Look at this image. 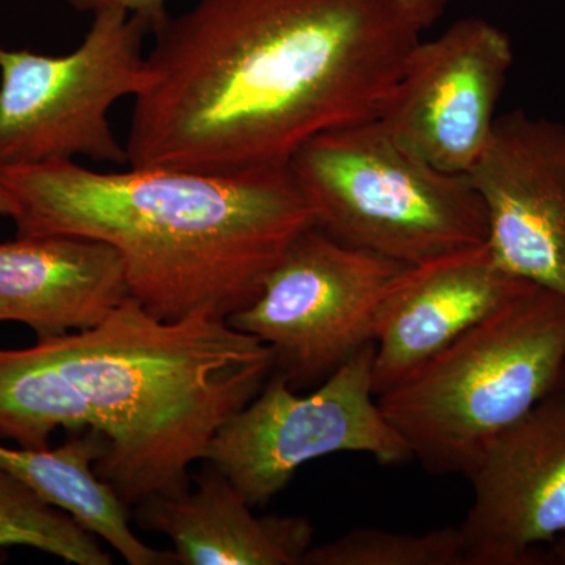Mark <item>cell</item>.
I'll use <instances>...</instances> for the list:
<instances>
[{
	"instance_id": "603a6c76",
	"label": "cell",
	"mask_w": 565,
	"mask_h": 565,
	"mask_svg": "<svg viewBox=\"0 0 565 565\" xmlns=\"http://www.w3.org/2000/svg\"><path fill=\"white\" fill-rule=\"evenodd\" d=\"M563 385H565V375H564V384Z\"/></svg>"
},
{
	"instance_id": "277c9868",
	"label": "cell",
	"mask_w": 565,
	"mask_h": 565,
	"mask_svg": "<svg viewBox=\"0 0 565 565\" xmlns=\"http://www.w3.org/2000/svg\"><path fill=\"white\" fill-rule=\"evenodd\" d=\"M564 375L565 297L526 282L377 403L427 473L465 475Z\"/></svg>"
},
{
	"instance_id": "7402d4cb",
	"label": "cell",
	"mask_w": 565,
	"mask_h": 565,
	"mask_svg": "<svg viewBox=\"0 0 565 565\" xmlns=\"http://www.w3.org/2000/svg\"><path fill=\"white\" fill-rule=\"evenodd\" d=\"M544 559H548V564L565 565V534L548 545Z\"/></svg>"
},
{
	"instance_id": "3957f363",
	"label": "cell",
	"mask_w": 565,
	"mask_h": 565,
	"mask_svg": "<svg viewBox=\"0 0 565 565\" xmlns=\"http://www.w3.org/2000/svg\"><path fill=\"white\" fill-rule=\"evenodd\" d=\"M107 440L96 473L128 508L191 489L214 435L262 392L273 352L226 319L162 321L128 297L102 323L40 338Z\"/></svg>"
},
{
	"instance_id": "6da1fadb",
	"label": "cell",
	"mask_w": 565,
	"mask_h": 565,
	"mask_svg": "<svg viewBox=\"0 0 565 565\" xmlns=\"http://www.w3.org/2000/svg\"><path fill=\"white\" fill-rule=\"evenodd\" d=\"M152 33L128 166L203 173L288 167L375 120L422 40L396 0H199Z\"/></svg>"
},
{
	"instance_id": "4fadbf2b",
	"label": "cell",
	"mask_w": 565,
	"mask_h": 565,
	"mask_svg": "<svg viewBox=\"0 0 565 565\" xmlns=\"http://www.w3.org/2000/svg\"><path fill=\"white\" fill-rule=\"evenodd\" d=\"M128 297L110 245L65 234L0 243V322L25 323L39 340L92 329Z\"/></svg>"
},
{
	"instance_id": "e0dca14e",
	"label": "cell",
	"mask_w": 565,
	"mask_h": 565,
	"mask_svg": "<svg viewBox=\"0 0 565 565\" xmlns=\"http://www.w3.org/2000/svg\"><path fill=\"white\" fill-rule=\"evenodd\" d=\"M31 546L76 565H110L95 535L0 463V552Z\"/></svg>"
},
{
	"instance_id": "44dd1931",
	"label": "cell",
	"mask_w": 565,
	"mask_h": 565,
	"mask_svg": "<svg viewBox=\"0 0 565 565\" xmlns=\"http://www.w3.org/2000/svg\"><path fill=\"white\" fill-rule=\"evenodd\" d=\"M14 212H17V203L7 188L6 180H3V167L0 166V215L13 217Z\"/></svg>"
},
{
	"instance_id": "d6986e66",
	"label": "cell",
	"mask_w": 565,
	"mask_h": 565,
	"mask_svg": "<svg viewBox=\"0 0 565 565\" xmlns=\"http://www.w3.org/2000/svg\"><path fill=\"white\" fill-rule=\"evenodd\" d=\"M74 10L84 13H98L103 10H122L129 14H137L150 24L151 32L161 25L167 18V0H66Z\"/></svg>"
},
{
	"instance_id": "5bb4252c",
	"label": "cell",
	"mask_w": 565,
	"mask_h": 565,
	"mask_svg": "<svg viewBox=\"0 0 565 565\" xmlns=\"http://www.w3.org/2000/svg\"><path fill=\"white\" fill-rule=\"evenodd\" d=\"M143 530L172 542L182 565H303L315 527L303 516L256 515L225 475L206 462L195 489L136 505Z\"/></svg>"
},
{
	"instance_id": "7c38bea8",
	"label": "cell",
	"mask_w": 565,
	"mask_h": 565,
	"mask_svg": "<svg viewBox=\"0 0 565 565\" xmlns=\"http://www.w3.org/2000/svg\"><path fill=\"white\" fill-rule=\"evenodd\" d=\"M526 282L500 269L487 244L408 266L375 333V396L497 311Z\"/></svg>"
},
{
	"instance_id": "5b68a950",
	"label": "cell",
	"mask_w": 565,
	"mask_h": 565,
	"mask_svg": "<svg viewBox=\"0 0 565 565\" xmlns=\"http://www.w3.org/2000/svg\"><path fill=\"white\" fill-rule=\"evenodd\" d=\"M289 169L316 228L351 247L416 266L487 243L468 174L435 169L377 118L319 134Z\"/></svg>"
},
{
	"instance_id": "8992f818",
	"label": "cell",
	"mask_w": 565,
	"mask_h": 565,
	"mask_svg": "<svg viewBox=\"0 0 565 565\" xmlns=\"http://www.w3.org/2000/svg\"><path fill=\"white\" fill-rule=\"evenodd\" d=\"M150 24L122 10L93 14L76 50L43 55L0 46V166L93 161L128 166L109 111L145 84Z\"/></svg>"
},
{
	"instance_id": "9a60e30c",
	"label": "cell",
	"mask_w": 565,
	"mask_h": 565,
	"mask_svg": "<svg viewBox=\"0 0 565 565\" xmlns=\"http://www.w3.org/2000/svg\"><path fill=\"white\" fill-rule=\"evenodd\" d=\"M102 433H71L57 448L10 449L0 446V463L35 490L47 503L68 514L85 531L103 539L131 565L177 564L173 552L145 544L129 525L128 505L96 473L106 455Z\"/></svg>"
},
{
	"instance_id": "52a82bcc",
	"label": "cell",
	"mask_w": 565,
	"mask_h": 565,
	"mask_svg": "<svg viewBox=\"0 0 565 565\" xmlns=\"http://www.w3.org/2000/svg\"><path fill=\"white\" fill-rule=\"evenodd\" d=\"M408 266L351 247L311 226L226 321L273 352L274 371L296 392L319 385L374 343L382 311Z\"/></svg>"
},
{
	"instance_id": "2e32d148",
	"label": "cell",
	"mask_w": 565,
	"mask_h": 565,
	"mask_svg": "<svg viewBox=\"0 0 565 565\" xmlns=\"http://www.w3.org/2000/svg\"><path fill=\"white\" fill-rule=\"evenodd\" d=\"M61 427L70 434L98 433V419L79 386L39 341L29 349H0V438L24 449H46Z\"/></svg>"
},
{
	"instance_id": "9c48e42d",
	"label": "cell",
	"mask_w": 565,
	"mask_h": 565,
	"mask_svg": "<svg viewBox=\"0 0 565 565\" xmlns=\"http://www.w3.org/2000/svg\"><path fill=\"white\" fill-rule=\"evenodd\" d=\"M512 63L508 33L479 18L457 21L415 44L377 120L435 169L468 174L492 137Z\"/></svg>"
},
{
	"instance_id": "8fae6325",
	"label": "cell",
	"mask_w": 565,
	"mask_h": 565,
	"mask_svg": "<svg viewBox=\"0 0 565 565\" xmlns=\"http://www.w3.org/2000/svg\"><path fill=\"white\" fill-rule=\"evenodd\" d=\"M500 269L565 297V125L509 111L468 173Z\"/></svg>"
},
{
	"instance_id": "30bf717a",
	"label": "cell",
	"mask_w": 565,
	"mask_h": 565,
	"mask_svg": "<svg viewBox=\"0 0 565 565\" xmlns=\"http://www.w3.org/2000/svg\"><path fill=\"white\" fill-rule=\"evenodd\" d=\"M467 565H530L565 534V385L494 435L465 473Z\"/></svg>"
},
{
	"instance_id": "ffe728a7",
	"label": "cell",
	"mask_w": 565,
	"mask_h": 565,
	"mask_svg": "<svg viewBox=\"0 0 565 565\" xmlns=\"http://www.w3.org/2000/svg\"><path fill=\"white\" fill-rule=\"evenodd\" d=\"M396 2L423 32L444 17L451 0H396Z\"/></svg>"
},
{
	"instance_id": "7a4b0ae2",
	"label": "cell",
	"mask_w": 565,
	"mask_h": 565,
	"mask_svg": "<svg viewBox=\"0 0 565 565\" xmlns=\"http://www.w3.org/2000/svg\"><path fill=\"white\" fill-rule=\"evenodd\" d=\"M18 236L88 237L120 255L129 297L162 321L244 310L313 225L291 169L96 172L74 161L6 167Z\"/></svg>"
},
{
	"instance_id": "ba28073f",
	"label": "cell",
	"mask_w": 565,
	"mask_h": 565,
	"mask_svg": "<svg viewBox=\"0 0 565 565\" xmlns=\"http://www.w3.org/2000/svg\"><path fill=\"white\" fill-rule=\"evenodd\" d=\"M374 343L363 345L310 394H297L277 371L262 392L223 424L204 462L217 468L256 508L273 501L308 462L362 452L379 463L412 459L377 403Z\"/></svg>"
},
{
	"instance_id": "ac0fdd59",
	"label": "cell",
	"mask_w": 565,
	"mask_h": 565,
	"mask_svg": "<svg viewBox=\"0 0 565 565\" xmlns=\"http://www.w3.org/2000/svg\"><path fill=\"white\" fill-rule=\"evenodd\" d=\"M303 565H467V561L459 527L422 534L356 527L311 546Z\"/></svg>"
}]
</instances>
